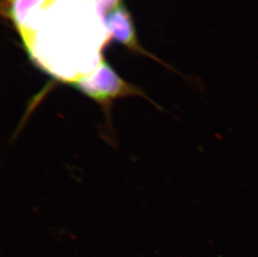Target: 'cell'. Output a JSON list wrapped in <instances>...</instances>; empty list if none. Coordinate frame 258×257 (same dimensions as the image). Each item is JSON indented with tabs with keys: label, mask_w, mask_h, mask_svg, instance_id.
<instances>
[{
	"label": "cell",
	"mask_w": 258,
	"mask_h": 257,
	"mask_svg": "<svg viewBox=\"0 0 258 257\" xmlns=\"http://www.w3.org/2000/svg\"><path fill=\"white\" fill-rule=\"evenodd\" d=\"M105 23L110 37L114 41L135 53L155 58L140 44L132 15L123 2L105 15Z\"/></svg>",
	"instance_id": "cell-2"
},
{
	"label": "cell",
	"mask_w": 258,
	"mask_h": 257,
	"mask_svg": "<svg viewBox=\"0 0 258 257\" xmlns=\"http://www.w3.org/2000/svg\"><path fill=\"white\" fill-rule=\"evenodd\" d=\"M74 87L101 104L115 98L134 94L135 88L124 82L110 65L101 59L97 67L87 76L74 83Z\"/></svg>",
	"instance_id": "cell-1"
},
{
	"label": "cell",
	"mask_w": 258,
	"mask_h": 257,
	"mask_svg": "<svg viewBox=\"0 0 258 257\" xmlns=\"http://www.w3.org/2000/svg\"><path fill=\"white\" fill-rule=\"evenodd\" d=\"M7 2L6 15L22 33L27 25L30 13L39 8L45 0H7Z\"/></svg>",
	"instance_id": "cell-3"
},
{
	"label": "cell",
	"mask_w": 258,
	"mask_h": 257,
	"mask_svg": "<svg viewBox=\"0 0 258 257\" xmlns=\"http://www.w3.org/2000/svg\"><path fill=\"white\" fill-rule=\"evenodd\" d=\"M94 3H95V6L100 14L105 16L108 13L120 5L122 0H94Z\"/></svg>",
	"instance_id": "cell-4"
}]
</instances>
